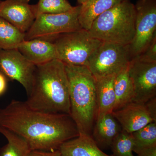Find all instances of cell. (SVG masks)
<instances>
[{
  "instance_id": "26",
  "label": "cell",
  "mask_w": 156,
  "mask_h": 156,
  "mask_svg": "<svg viewBox=\"0 0 156 156\" xmlns=\"http://www.w3.org/2000/svg\"><path fill=\"white\" fill-rule=\"evenodd\" d=\"M136 156H156V146L143 150L137 154Z\"/></svg>"
},
{
  "instance_id": "7",
  "label": "cell",
  "mask_w": 156,
  "mask_h": 156,
  "mask_svg": "<svg viewBox=\"0 0 156 156\" xmlns=\"http://www.w3.org/2000/svg\"><path fill=\"white\" fill-rule=\"evenodd\" d=\"M128 46L101 42L87 64L95 79L116 75L127 67L131 59Z\"/></svg>"
},
{
  "instance_id": "13",
  "label": "cell",
  "mask_w": 156,
  "mask_h": 156,
  "mask_svg": "<svg viewBox=\"0 0 156 156\" xmlns=\"http://www.w3.org/2000/svg\"><path fill=\"white\" fill-rule=\"evenodd\" d=\"M17 49L27 60L36 66L57 59L55 45L48 40L34 39L24 41L20 44Z\"/></svg>"
},
{
  "instance_id": "24",
  "label": "cell",
  "mask_w": 156,
  "mask_h": 156,
  "mask_svg": "<svg viewBox=\"0 0 156 156\" xmlns=\"http://www.w3.org/2000/svg\"><path fill=\"white\" fill-rule=\"evenodd\" d=\"M136 57L145 61L156 62V37L146 50Z\"/></svg>"
},
{
  "instance_id": "17",
  "label": "cell",
  "mask_w": 156,
  "mask_h": 156,
  "mask_svg": "<svg viewBox=\"0 0 156 156\" xmlns=\"http://www.w3.org/2000/svg\"><path fill=\"white\" fill-rule=\"evenodd\" d=\"M126 1L130 0H89L81 5L79 21L81 27L89 30L92 23L99 15Z\"/></svg>"
},
{
  "instance_id": "11",
  "label": "cell",
  "mask_w": 156,
  "mask_h": 156,
  "mask_svg": "<svg viewBox=\"0 0 156 156\" xmlns=\"http://www.w3.org/2000/svg\"><path fill=\"white\" fill-rule=\"evenodd\" d=\"M112 114L122 127V130L132 133L151 123L156 122L146 103L131 102L115 111Z\"/></svg>"
},
{
  "instance_id": "18",
  "label": "cell",
  "mask_w": 156,
  "mask_h": 156,
  "mask_svg": "<svg viewBox=\"0 0 156 156\" xmlns=\"http://www.w3.org/2000/svg\"><path fill=\"white\" fill-rule=\"evenodd\" d=\"M128 65L115 77L114 87L115 102L113 111L122 108L133 100V89L128 73Z\"/></svg>"
},
{
  "instance_id": "3",
  "label": "cell",
  "mask_w": 156,
  "mask_h": 156,
  "mask_svg": "<svg viewBox=\"0 0 156 156\" xmlns=\"http://www.w3.org/2000/svg\"><path fill=\"white\" fill-rule=\"evenodd\" d=\"M65 65L69 84L70 115L80 135L92 136L97 117L96 79L87 66Z\"/></svg>"
},
{
  "instance_id": "2",
  "label": "cell",
  "mask_w": 156,
  "mask_h": 156,
  "mask_svg": "<svg viewBox=\"0 0 156 156\" xmlns=\"http://www.w3.org/2000/svg\"><path fill=\"white\" fill-rule=\"evenodd\" d=\"M25 102L35 110L70 115L69 84L64 63L56 58L36 66L32 87Z\"/></svg>"
},
{
  "instance_id": "19",
  "label": "cell",
  "mask_w": 156,
  "mask_h": 156,
  "mask_svg": "<svg viewBox=\"0 0 156 156\" xmlns=\"http://www.w3.org/2000/svg\"><path fill=\"white\" fill-rule=\"evenodd\" d=\"M0 133L7 143L0 148V156H29L31 149L25 140L5 128L0 126Z\"/></svg>"
},
{
  "instance_id": "23",
  "label": "cell",
  "mask_w": 156,
  "mask_h": 156,
  "mask_svg": "<svg viewBox=\"0 0 156 156\" xmlns=\"http://www.w3.org/2000/svg\"><path fill=\"white\" fill-rule=\"evenodd\" d=\"M134 140L131 133L123 131L116 137L111 148L114 156H134Z\"/></svg>"
},
{
  "instance_id": "4",
  "label": "cell",
  "mask_w": 156,
  "mask_h": 156,
  "mask_svg": "<svg viewBox=\"0 0 156 156\" xmlns=\"http://www.w3.org/2000/svg\"><path fill=\"white\" fill-rule=\"evenodd\" d=\"M136 14L130 1L122 2L98 17L88 31L101 41L129 46L135 34Z\"/></svg>"
},
{
  "instance_id": "16",
  "label": "cell",
  "mask_w": 156,
  "mask_h": 156,
  "mask_svg": "<svg viewBox=\"0 0 156 156\" xmlns=\"http://www.w3.org/2000/svg\"><path fill=\"white\" fill-rule=\"evenodd\" d=\"M115 76H107L96 79L97 119L108 114H111L113 111L115 102L114 87Z\"/></svg>"
},
{
  "instance_id": "20",
  "label": "cell",
  "mask_w": 156,
  "mask_h": 156,
  "mask_svg": "<svg viewBox=\"0 0 156 156\" xmlns=\"http://www.w3.org/2000/svg\"><path fill=\"white\" fill-rule=\"evenodd\" d=\"M24 38L25 33L0 17V49H17Z\"/></svg>"
},
{
  "instance_id": "21",
  "label": "cell",
  "mask_w": 156,
  "mask_h": 156,
  "mask_svg": "<svg viewBox=\"0 0 156 156\" xmlns=\"http://www.w3.org/2000/svg\"><path fill=\"white\" fill-rule=\"evenodd\" d=\"M131 134L134 140L133 152L136 154L147 148L156 146V122L151 123Z\"/></svg>"
},
{
  "instance_id": "6",
  "label": "cell",
  "mask_w": 156,
  "mask_h": 156,
  "mask_svg": "<svg viewBox=\"0 0 156 156\" xmlns=\"http://www.w3.org/2000/svg\"><path fill=\"white\" fill-rule=\"evenodd\" d=\"M81 5L59 14H43L36 17L28 31L24 41L42 39L51 41L62 34L82 29L79 21Z\"/></svg>"
},
{
  "instance_id": "25",
  "label": "cell",
  "mask_w": 156,
  "mask_h": 156,
  "mask_svg": "<svg viewBox=\"0 0 156 156\" xmlns=\"http://www.w3.org/2000/svg\"><path fill=\"white\" fill-rule=\"evenodd\" d=\"M29 156H62L59 150L53 151L33 150Z\"/></svg>"
},
{
  "instance_id": "27",
  "label": "cell",
  "mask_w": 156,
  "mask_h": 156,
  "mask_svg": "<svg viewBox=\"0 0 156 156\" xmlns=\"http://www.w3.org/2000/svg\"><path fill=\"white\" fill-rule=\"evenodd\" d=\"M7 87V78L0 73V95L5 92Z\"/></svg>"
},
{
  "instance_id": "8",
  "label": "cell",
  "mask_w": 156,
  "mask_h": 156,
  "mask_svg": "<svg viewBox=\"0 0 156 156\" xmlns=\"http://www.w3.org/2000/svg\"><path fill=\"white\" fill-rule=\"evenodd\" d=\"M135 6V34L128 46L131 59L140 55L156 37V0H139Z\"/></svg>"
},
{
  "instance_id": "10",
  "label": "cell",
  "mask_w": 156,
  "mask_h": 156,
  "mask_svg": "<svg viewBox=\"0 0 156 156\" xmlns=\"http://www.w3.org/2000/svg\"><path fill=\"white\" fill-rule=\"evenodd\" d=\"M36 65L27 60L17 49H0V73L11 80L17 81L28 95L33 84Z\"/></svg>"
},
{
  "instance_id": "14",
  "label": "cell",
  "mask_w": 156,
  "mask_h": 156,
  "mask_svg": "<svg viewBox=\"0 0 156 156\" xmlns=\"http://www.w3.org/2000/svg\"><path fill=\"white\" fill-rule=\"evenodd\" d=\"M122 130L119 123L112 113L108 114L96 119L92 136L100 148H107L111 147Z\"/></svg>"
},
{
  "instance_id": "22",
  "label": "cell",
  "mask_w": 156,
  "mask_h": 156,
  "mask_svg": "<svg viewBox=\"0 0 156 156\" xmlns=\"http://www.w3.org/2000/svg\"><path fill=\"white\" fill-rule=\"evenodd\" d=\"M35 17L43 14H59L73 9L67 0H39L36 5H32Z\"/></svg>"
},
{
  "instance_id": "12",
  "label": "cell",
  "mask_w": 156,
  "mask_h": 156,
  "mask_svg": "<svg viewBox=\"0 0 156 156\" xmlns=\"http://www.w3.org/2000/svg\"><path fill=\"white\" fill-rule=\"evenodd\" d=\"M30 0H5L0 2V17L25 33L36 17Z\"/></svg>"
},
{
  "instance_id": "9",
  "label": "cell",
  "mask_w": 156,
  "mask_h": 156,
  "mask_svg": "<svg viewBox=\"0 0 156 156\" xmlns=\"http://www.w3.org/2000/svg\"><path fill=\"white\" fill-rule=\"evenodd\" d=\"M128 73L133 89L132 102L145 103L156 97V62L133 58L128 65Z\"/></svg>"
},
{
  "instance_id": "5",
  "label": "cell",
  "mask_w": 156,
  "mask_h": 156,
  "mask_svg": "<svg viewBox=\"0 0 156 156\" xmlns=\"http://www.w3.org/2000/svg\"><path fill=\"white\" fill-rule=\"evenodd\" d=\"M51 41L56 47L57 59L65 64L86 66L89 58L101 43L83 28L62 34Z\"/></svg>"
},
{
  "instance_id": "28",
  "label": "cell",
  "mask_w": 156,
  "mask_h": 156,
  "mask_svg": "<svg viewBox=\"0 0 156 156\" xmlns=\"http://www.w3.org/2000/svg\"><path fill=\"white\" fill-rule=\"evenodd\" d=\"M89 1V0H77L78 2L80 5H83V4Z\"/></svg>"
},
{
  "instance_id": "15",
  "label": "cell",
  "mask_w": 156,
  "mask_h": 156,
  "mask_svg": "<svg viewBox=\"0 0 156 156\" xmlns=\"http://www.w3.org/2000/svg\"><path fill=\"white\" fill-rule=\"evenodd\" d=\"M58 150L62 156H114L102 151L91 135L84 134L64 143Z\"/></svg>"
},
{
  "instance_id": "29",
  "label": "cell",
  "mask_w": 156,
  "mask_h": 156,
  "mask_svg": "<svg viewBox=\"0 0 156 156\" xmlns=\"http://www.w3.org/2000/svg\"><path fill=\"white\" fill-rule=\"evenodd\" d=\"M1 2V0H0V2Z\"/></svg>"
},
{
  "instance_id": "1",
  "label": "cell",
  "mask_w": 156,
  "mask_h": 156,
  "mask_svg": "<svg viewBox=\"0 0 156 156\" xmlns=\"http://www.w3.org/2000/svg\"><path fill=\"white\" fill-rule=\"evenodd\" d=\"M0 126L25 140L32 151L56 150L80 135L70 115L35 110L16 100L0 108Z\"/></svg>"
}]
</instances>
